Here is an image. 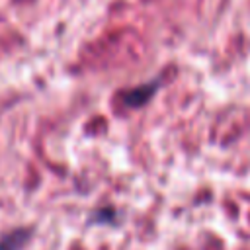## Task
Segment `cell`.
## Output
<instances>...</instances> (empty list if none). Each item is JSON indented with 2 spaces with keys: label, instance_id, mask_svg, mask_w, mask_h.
Masks as SVG:
<instances>
[{
  "label": "cell",
  "instance_id": "obj_1",
  "mask_svg": "<svg viewBox=\"0 0 250 250\" xmlns=\"http://www.w3.org/2000/svg\"><path fill=\"white\" fill-rule=\"evenodd\" d=\"M156 88H158V82H148V84H143V86H137L129 92H125L123 100L129 107H139V105H145L154 94H156Z\"/></svg>",
  "mask_w": 250,
  "mask_h": 250
},
{
  "label": "cell",
  "instance_id": "obj_2",
  "mask_svg": "<svg viewBox=\"0 0 250 250\" xmlns=\"http://www.w3.org/2000/svg\"><path fill=\"white\" fill-rule=\"evenodd\" d=\"M31 238L29 229H14L0 236V250H21Z\"/></svg>",
  "mask_w": 250,
  "mask_h": 250
}]
</instances>
